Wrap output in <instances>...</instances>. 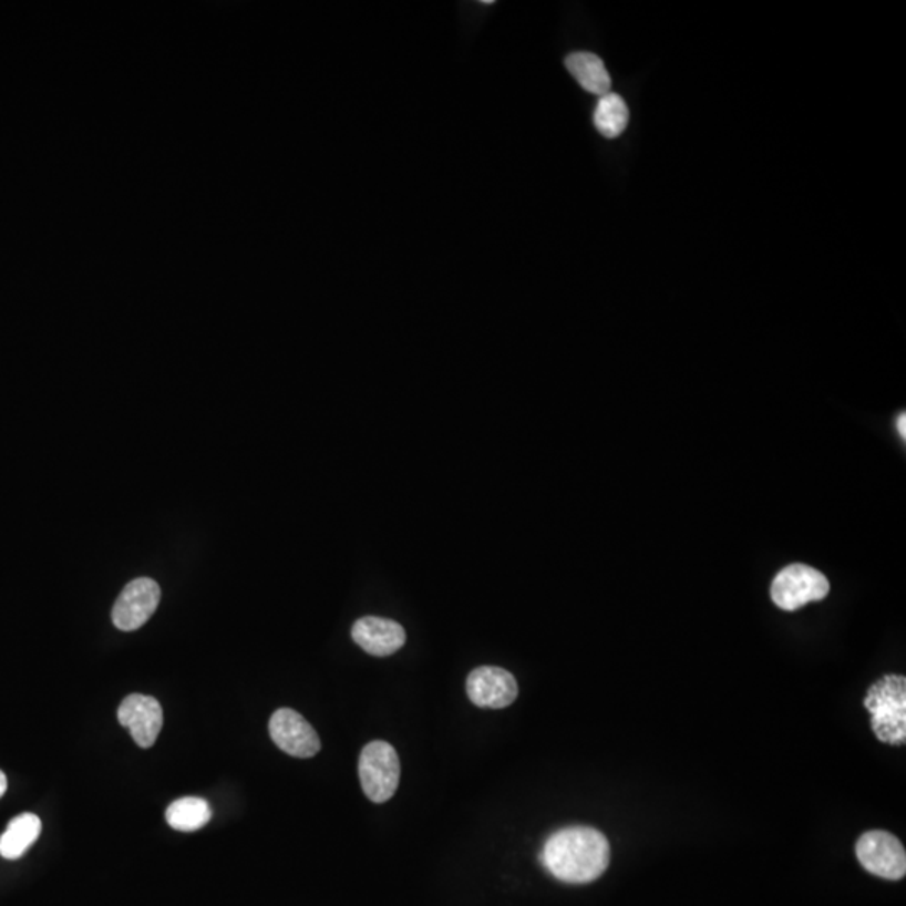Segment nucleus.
I'll use <instances>...</instances> for the list:
<instances>
[{
    "label": "nucleus",
    "instance_id": "nucleus-1",
    "mask_svg": "<svg viewBox=\"0 0 906 906\" xmlns=\"http://www.w3.org/2000/svg\"><path fill=\"white\" fill-rule=\"evenodd\" d=\"M609 843L601 831L572 826L547 837L540 862L554 878L573 885L598 879L609 865Z\"/></svg>",
    "mask_w": 906,
    "mask_h": 906
},
{
    "label": "nucleus",
    "instance_id": "nucleus-2",
    "mask_svg": "<svg viewBox=\"0 0 906 906\" xmlns=\"http://www.w3.org/2000/svg\"><path fill=\"white\" fill-rule=\"evenodd\" d=\"M865 707L872 715V730L878 741L889 745L906 742V678L886 675L869 687Z\"/></svg>",
    "mask_w": 906,
    "mask_h": 906
},
{
    "label": "nucleus",
    "instance_id": "nucleus-3",
    "mask_svg": "<svg viewBox=\"0 0 906 906\" xmlns=\"http://www.w3.org/2000/svg\"><path fill=\"white\" fill-rule=\"evenodd\" d=\"M400 759L393 745L373 741L364 745L358 762V774L368 800L374 804L387 803L400 784Z\"/></svg>",
    "mask_w": 906,
    "mask_h": 906
},
{
    "label": "nucleus",
    "instance_id": "nucleus-4",
    "mask_svg": "<svg viewBox=\"0 0 906 906\" xmlns=\"http://www.w3.org/2000/svg\"><path fill=\"white\" fill-rule=\"evenodd\" d=\"M827 593L826 576L806 564H791L775 576L771 586L772 601L784 611H796L807 603L821 601Z\"/></svg>",
    "mask_w": 906,
    "mask_h": 906
},
{
    "label": "nucleus",
    "instance_id": "nucleus-5",
    "mask_svg": "<svg viewBox=\"0 0 906 906\" xmlns=\"http://www.w3.org/2000/svg\"><path fill=\"white\" fill-rule=\"evenodd\" d=\"M856 856L866 872L882 878L902 879L906 875V853L898 837L888 831H868L856 843Z\"/></svg>",
    "mask_w": 906,
    "mask_h": 906
},
{
    "label": "nucleus",
    "instance_id": "nucleus-6",
    "mask_svg": "<svg viewBox=\"0 0 906 906\" xmlns=\"http://www.w3.org/2000/svg\"><path fill=\"white\" fill-rule=\"evenodd\" d=\"M269 733L274 744L292 758H315L321 751L318 733L296 710H276L270 717Z\"/></svg>",
    "mask_w": 906,
    "mask_h": 906
},
{
    "label": "nucleus",
    "instance_id": "nucleus-7",
    "mask_svg": "<svg viewBox=\"0 0 906 906\" xmlns=\"http://www.w3.org/2000/svg\"><path fill=\"white\" fill-rule=\"evenodd\" d=\"M162 591L158 583L150 578H138L125 586L111 612L115 627L122 631L142 628L158 608Z\"/></svg>",
    "mask_w": 906,
    "mask_h": 906
},
{
    "label": "nucleus",
    "instance_id": "nucleus-8",
    "mask_svg": "<svg viewBox=\"0 0 906 906\" xmlns=\"http://www.w3.org/2000/svg\"><path fill=\"white\" fill-rule=\"evenodd\" d=\"M469 699L481 709H505L519 696L516 677L498 667H478L469 675Z\"/></svg>",
    "mask_w": 906,
    "mask_h": 906
},
{
    "label": "nucleus",
    "instance_id": "nucleus-9",
    "mask_svg": "<svg viewBox=\"0 0 906 906\" xmlns=\"http://www.w3.org/2000/svg\"><path fill=\"white\" fill-rule=\"evenodd\" d=\"M119 720L132 732V738L140 748L150 749L155 744L162 730L163 709L155 697L133 693L120 706Z\"/></svg>",
    "mask_w": 906,
    "mask_h": 906
},
{
    "label": "nucleus",
    "instance_id": "nucleus-10",
    "mask_svg": "<svg viewBox=\"0 0 906 906\" xmlns=\"http://www.w3.org/2000/svg\"><path fill=\"white\" fill-rule=\"evenodd\" d=\"M354 644L373 657H390L405 645L406 634L400 622L380 616L358 619L351 630Z\"/></svg>",
    "mask_w": 906,
    "mask_h": 906
},
{
    "label": "nucleus",
    "instance_id": "nucleus-11",
    "mask_svg": "<svg viewBox=\"0 0 906 906\" xmlns=\"http://www.w3.org/2000/svg\"><path fill=\"white\" fill-rule=\"evenodd\" d=\"M566 68L588 93L605 96L611 90V78L605 63L593 52H573L566 58Z\"/></svg>",
    "mask_w": 906,
    "mask_h": 906
},
{
    "label": "nucleus",
    "instance_id": "nucleus-12",
    "mask_svg": "<svg viewBox=\"0 0 906 906\" xmlns=\"http://www.w3.org/2000/svg\"><path fill=\"white\" fill-rule=\"evenodd\" d=\"M42 824L35 814L24 813L9 823L8 830L0 836V856L6 859H19L41 834Z\"/></svg>",
    "mask_w": 906,
    "mask_h": 906
},
{
    "label": "nucleus",
    "instance_id": "nucleus-13",
    "mask_svg": "<svg viewBox=\"0 0 906 906\" xmlns=\"http://www.w3.org/2000/svg\"><path fill=\"white\" fill-rule=\"evenodd\" d=\"M212 817L210 804L202 797H182L169 804L166 810V823L177 831L202 830Z\"/></svg>",
    "mask_w": 906,
    "mask_h": 906
},
{
    "label": "nucleus",
    "instance_id": "nucleus-14",
    "mask_svg": "<svg viewBox=\"0 0 906 906\" xmlns=\"http://www.w3.org/2000/svg\"><path fill=\"white\" fill-rule=\"evenodd\" d=\"M630 122V111L621 96L605 94L596 104L595 126L605 138H618Z\"/></svg>",
    "mask_w": 906,
    "mask_h": 906
},
{
    "label": "nucleus",
    "instance_id": "nucleus-15",
    "mask_svg": "<svg viewBox=\"0 0 906 906\" xmlns=\"http://www.w3.org/2000/svg\"><path fill=\"white\" fill-rule=\"evenodd\" d=\"M6 791H8V778L4 772L0 771V797L4 796Z\"/></svg>",
    "mask_w": 906,
    "mask_h": 906
},
{
    "label": "nucleus",
    "instance_id": "nucleus-16",
    "mask_svg": "<svg viewBox=\"0 0 906 906\" xmlns=\"http://www.w3.org/2000/svg\"><path fill=\"white\" fill-rule=\"evenodd\" d=\"M898 430H899V433H902V436H906V415H905V413H902V416H899Z\"/></svg>",
    "mask_w": 906,
    "mask_h": 906
}]
</instances>
